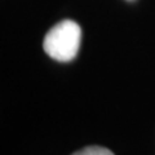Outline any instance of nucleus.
<instances>
[{
  "label": "nucleus",
  "mask_w": 155,
  "mask_h": 155,
  "mask_svg": "<svg viewBox=\"0 0 155 155\" xmlns=\"http://www.w3.org/2000/svg\"><path fill=\"white\" fill-rule=\"evenodd\" d=\"M80 26L71 19H65L53 26L43 41V48L51 58L60 62L74 60L80 47Z\"/></svg>",
  "instance_id": "1"
},
{
  "label": "nucleus",
  "mask_w": 155,
  "mask_h": 155,
  "mask_svg": "<svg viewBox=\"0 0 155 155\" xmlns=\"http://www.w3.org/2000/svg\"><path fill=\"white\" fill-rule=\"evenodd\" d=\"M71 155H114L113 151L102 146H87Z\"/></svg>",
  "instance_id": "2"
}]
</instances>
